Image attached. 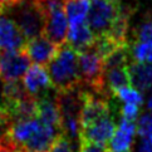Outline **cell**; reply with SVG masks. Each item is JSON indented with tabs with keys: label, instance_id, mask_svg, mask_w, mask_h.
I'll use <instances>...</instances> for the list:
<instances>
[{
	"label": "cell",
	"instance_id": "6",
	"mask_svg": "<svg viewBox=\"0 0 152 152\" xmlns=\"http://www.w3.org/2000/svg\"><path fill=\"white\" fill-rule=\"evenodd\" d=\"M13 14L14 21L18 24L26 40L43 35L45 18L33 0H24L20 5L14 8Z\"/></svg>",
	"mask_w": 152,
	"mask_h": 152
},
{
	"label": "cell",
	"instance_id": "10",
	"mask_svg": "<svg viewBox=\"0 0 152 152\" xmlns=\"http://www.w3.org/2000/svg\"><path fill=\"white\" fill-rule=\"evenodd\" d=\"M59 48L61 47L54 44L48 38H45L44 35H40L26 42L23 50L28 54L31 62H34L38 66H45V64H49L54 59Z\"/></svg>",
	"mask_w": 152,
	"mask_h": 152
},
{
	"label": "cell",
	"instance_id": "31",
	"mask_svg": "<svg viewBox=\"0 0 152 152\" xmlns=\"http://www.w3.org/2000/svg\"><path fill=\"white\" fill-rule=\"evenodd\" d=\"M123 152H131V151H123Z\"/></svg>",
	"mask_w": 152,
	"mask_h": 152
},
{
	"label": "cell",
	"instance_id": "29",
	"mask_svg": "<svg viewBox=\"0 0 152 152\" xmlns=\"http://www.w3.org/2000/svg\"><path fill=\"white\" fill-rule=\"evenodd\" d=\"M7 122H10L9 119L5 117V115H4V112H3V110H1V107H0V124H3V123H7Z\"/></svg>",
	"mask_w": 152,
	"mask_h": 152
},
{
	"label": "cell",
	"instance_id": "20",
	"mask_svg": "<svg viewBox=\"0 0 152 152\" xmlns=\"http://www.w3.org/2000/svg\"><path fill=\"white\" fill-rule=\"evenodd\" d=\"M137 133L141 137V141L152 148V112H146L138 118Z\"/></svg>",
	"mask_w": 152,
	"mask_h": 152
},
{
	"label": "cell",
	"instance_id": "5",
	"mask_svg": "<svg viewBox=\"0 0 152 152\" xmlns=\"http://www.w3.org/2000/svg\"><path fill=\"white\" fill-rule=\"evenodd\" d=\"M121 1L116 0H91V9L87 23L96 37L106 35L111 30L113 23L122 14Z\"/></svg>",
	"mask_w": 152,
	"mask_h": 152
},
{
	"label": "cell",
	"instance_id": "30",
	"mask_svg": "<svg viewBox=\"0 0 152 152\" xmlns=\"http://www.w3.org/2000/svg\"><path fill=\"white\" fill-rule=\"evenodd\" d=\"M147 107H148V110L150 112H152V93L150 96V98H148V103H147Z\"/></svg>",
	"mask_w": 152,
	"mask_h": 152
},
{
	"label": "cell",
	"instance_id": "15",
	"mask_svg": "<svg viewBox=\"0 0 152 152\" xmlns=\"http://www.w3.org/2000/svg\"><path fill=\"white\" fill-rule=\"evenodd\" d=\"M136 132H137V126H136L134 121H127V119L122 118L107 148H110L112 152L129 151L133 143Z\"/></svg>",
	"mask_w": 152,
	"mask_h": 152
},
{
	"label": "cell",
	"instance_id": "17",
	"mask_svg": "<svg viewBox=\"0 0 152 152\" xmlns=\"http://www.w3.org/2000/svg\"><path fill=\"white\" fill-rule=\"evenodd\" d=\"M131 86V79H129L128 66L116 67L104 70V87L108 94H113L124 87Z\"/></svg>",
	"mask_w": 152,
	"mask_h": 152
},
{
	"label": "cell",
	"instance_id": "1",
	"mask_svg": "<svg viewBox=\"0 0 152 152\" xmlns=\"http://www.w3.org/2000/svg\"><path fill=\"white\" fill-rule=\"evenodd\" d=\"M62 133L38 118L10 122L8 141L15 152H48Z\"/></svg>",
	"mask_w": 152,
	"mask_h": 152
},
{
	"label": "cell",
	"instance_id": "26",
	"mask_svg": "<svg viewBox=\"0 0 152 152\" xmlns=\"http://www.w3.org/2000/svg\"><path fill=\"white\" fill-rule=\"evenodd\" d=\"M24 0H0V10L7 12V10H12L20 5Z\"/></svg>",
	"mask_w": 152,
	"mask_h": 152
},
{
	"label": "cell",
	"instance_id": "32",
	"mask_svg": "<svg viewBox=\"0 0 152 152\" xmlns=\"http://www.w3.org/2000/svg\"><path fill=\"white\" fill-rule=\"evenodd\" d=\"M116 1H119V0H116Z\"/></svg>",
	"mask_w": 152,
	"mask_h": 152
},
{
	"label": "cell",
	"instance_id": "18",
	"mask_svg": "<svg viewBox=\"0 0 152 152\" xmlns=\"http://www.w3.org/2000/svg\"><path fill=\"white\" fill-rule=\"evenodd\" d=\"M89 9L91 0H66L64 1V12H66L69 25L87 21Z\"/></svg>",
	"mask_w": 152,
	"mask_h": 152
},
{
	"label": "cell",
	"instance_id": "11",
	"mask_svg": "<svg viewBox=\"0 0 152 152\" xmlns=\"http://www.w3.org/2000/svg\"><path fill=\"white\" fill-rule=\"evenodd\" d=\"M43 35L58 47L66 44L68 35V19L64 9H57L45 15Z\"/></svg>",
	"mask_w": 152,
	"mask_h": 152
},
{
	"label": "cell",
	"instance_id": "14",
	"mask_svg": "<svg viewBox=\"0 0 152 152\" xmlns=\"http://www.w3.org/2000/svg\"><path fill=\"white\" fill-rule=\"evenodd\" d=\"M94 42H96V35L87 21L69 25L67 44L69 47H72L75 52L79 53L93 47Z\"/></svg>",
	"mask_w": 152,
	"mask_h": 152
},
{
	"label": "cell",
	"instance_id": "23",
	"mask_svg": "<svg viewBox=\"0 0 152 152\" xmlns=\"http://www.w3.org/2000/svg\"><path fill=\"white\" fill-rule=\"evenodd\" d=\"M136 42H152V19L146 20L134 30Z\"/></svg>",
	"mask_w": 152,
	"mask_h": 152
},
{
	"label": "cell",
	"instance_id": "27",
	"mask_svg": "<svg viewBox=\"0 0 152 152\" xmlns=\"http://www.w3.org/2000/svg\"><path fill=\"white\" fill-rule=\"evenodd\" d=\"M0 152H15V150L12 147L9 141H3L0 142Z\"/></svg>",
	"mask_w": 152,
	"mask_h": 152
},
{
	"label": "cell",
	"instance_id": "2",
	"mask_svg": "<svg viewBox=\"0 0 152 152\" xmlns=\"http://www.w3.org/2000/svg\"><path fill=\"white\" fill-rule=\"evenodd\" d=\"M52 86L57 92H66L80 87L78 52L67 43L59 48L57 56L48 64Z\"/></svg>",
	"mask_w": 152,
	"mask_h": 152
},
{
	"label": "cell",
	"instance_id": "22",
	"mask_svg": "<svg viewBox=\"0 0 152 152\" xmlns=\"http://www.w3.org/2000/svg\"><path fill=\"white\" fill-rule=\"evenodd\" d=\"M75 143L77 142H73L67 136L61 134L54 141V143L52 145L50 150L48 152H77L75 151Z\"/></svg>",
	"mask_w": 152,
	"mask_h": 152
},
{
	"label": "cell",
	"instance_id": "24",
	"mask_svg": "<svg viewBox=\"0 0 152 152\" xmlns=\"http://www.w3.org/2000/svg\"><path fill=\"white\" fill-rule=\"evenodd\" d=\"M121 115L123 119L127 121H134L140 115V106L132 104V103H124L121 108Z\"/></svg>",
	"mask_w": 152,
	"mask_h": 152
},
{
	"label": "cell",
	"instance_id": "28",
	"mask_svg": "<svg viewBox=\"0 0 152 152\" xmlns=\"http://www.w3.org/2000/svg\"><path fill=\"white\" fill-rule=\"evenodd\" d=\"M4 101V80L0 78V106Z\"/></svg>",
	"mask_w": 152,
	"mask_h": 152
},
{
	"label": "cell",
	"instance_id": "12",
	"mask_svg": "<svg viewBox=\"0 0 152 152\" xmlns=\"http://www.w3.org/2000/svg\"><path fill=\"white\" fill-rule=\"evenodd\" d=\"M23 84L25 91L35 98L47 94L53 88L48 70L43 66H38V64L29 67V69L26 70Z\"/></svg>",
	"mask_w": 152,
	"mask_h": 152
},
{
	"label": "cell",
	"instance_id": "25",
	"mask_svg": "<svg viewBox=\"0 0 152 152\" xmlns=\"http://www.w3.org/2000/svg\"><path fill=\"white\" fill-rule=\"evenodd\" d=\"M78 152H107V147L106 146H99V145H96V143L79 141Z\"/></svg>",
	"mask_w": 152,
	"mask_h": 152
},
{
	"label": "cell",
	"instance_id": "9",
	"mask_svg": "<svg viewBox=\"0 0 152 152\" xmlns=\"http://www.w3.org/2000/svg\"><path fill=\"white\" fill-rule=\"evenodd\" d=\"M26 42L28 40L14 19L0 10V52L23 50Z\"/></svg>",
	"mask_w": 152,
	"mask_h": 152
},
{
	"label": "cell",
	"instance_id": "8",
	"mask_svg": "<svg viewBox=\"0 0 152 152\" xmlns=\"http://www.w3.org/2000/svg\"><path fill=\"white\" fill-rule=\"evenodd\" d=\"M30 58L24 50L0 52V78L4 83L17 82L30 66Z\"/></svg>",
	"mask_w": 152,
	"mask_h": 152
},
{
	"label": "cell",
	"instance_id": "7",
	"mask_svg": "<svg viewBox=\"0 0 152 152\" xmlns=\"http://www.w3.org/2000/svg\"><path fill=\"white\" fill-rule=\"evenodd\" d=\"M110 97L84 91V101L80 112V129L89 127L111 116Z\"/></svg>",
	"mask_w": 152,
	"mask_h": 152
},
{
	"label": "cell",
	"instance_id": "13",
	"mask_svg": "<svg viewBox=\"0 0 152 152\" xmlns=\"http://www.w3.org/2000/svg\"><path fill=\"white\" fill-rule=\"evenodd\" d=\"M115 132H116L115 119L112 118V116H110L104 119H101L99 122L92 124L89 127L80 129L79 141H84V142H91V143L108 147V143L112 140Z\"/></svg>",
	"mask_w": 152,
	"mask_h": 152
},
{
	"label": "cell",
	"instance_id": "16",
	"mask_svg": "<svg viewBox=\"0 0 152 152\" xmlns=\"http://www.w3.org/2000/svg\"><path fill=\"white\" fill-rule=\"evenodd\" d=\"M131 86L141 92H147L152 87V66L148 63L132 62L128 64Z\"/></svg>",
	"mask_w": 152,
	"mask_h": 152
},
{
	"label": "cell",
	"instance_id": "21",
	"mask_svg": "<svg viewBox=\"0 0 152 152\" xmlns=\"http://www.w3.org/2000/svg\"><path fill=\"white\" fill-rule=\"evenodd\" d=\"M115 96L124 103H132V104H137L140 107L143 103V96L141 94L140 91L133 88V87H124V88L118 89Z\"/></svg>",
	"mask_w": 152,
	"mask_h": 152
},
{
	"label": "cell",
	"instance_id": "3",
	"mask_svg": "<svg viewBox=\"0 0 152 152\" xmlns=\"http://www.w3.org/2000/svg\"><path fill=\"white\" fill-rule=\"evenodd\" d=\"M83 101L84 89L80 87L66 92H57V103L62 119V132L73 142L79 140Z\"/></svg>",
	"mask_w": 152,
	"mask_h": 152
},
{
	"label": "cell",
	"instance_id": "19",
	"mask_svg": "<svg viewBox=\"0 0 152 152\" xmlns=\"http://www.w3.org/2000/svg\"><path fill=\"white\" fill-rule=\"evenodd\" d=\"M133 62L151 63L152 62V42H134L131 48Z\"/></svg>",
	"mask_w": 152,
	"mask_h": 152
},
{
	"label": "cell",
	"instance_id": "4",
	"mask_svg": "<svg viewBox=\"0 0 152 152\" xmlns=\"http://www.w3.org/2000/svg\"><path fill=\"white\" fill-rule=\"evenodd\" d=\"M78 69L80 84L88 87L91 92L111 97L104 87V64L93 47L78 53Z\"/></svg>",
	"mask_w": 152,
	"mask_h": 152
}]
</instances>
